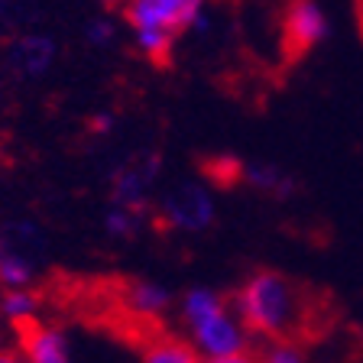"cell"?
<instances>
[{
	"instance_id": "1",
	"label": "cell",
	"mask_w": 363,
	"mask_h": 363,
	"mask_svg": "<svg viewBox=\"0 0 363 363\" xmlns=\"http://www.w3.org/2000/svg\"><path fill=\"white\" fill-rule=\"evenodd\" d=\"M234 311L243 321L247 334L282 344L292 340L308 321V302L302 289L295 286L289 276L272 269L253 272L234 295Z\"/></svg>"
},
{
	"instance_id": "2",
	"label": "cell",
	"mask_w": 363,
	"mask_h": 363,
	"mask_svg": "<svg viewBox=\"0 0 363 363\" xmlns=\"http://www.w3.org/2000/svg\"><path fill=\"white\" fill-rule=\"evenodd\" d=\"M182 321L189 331V344L201 360H220L250 350V334L237 311L208 286H191L179 302Z\"/></svg>"
},
{
	"instance_id": "3",
	"label": "cell",
	"mask_w": 363,
	"mask_h": 363,
	"mask_svg": "<svg viewBox=\"0 0 363 363\" xmlns=\"http://www.w3.org/2000/svg\"><path fill=\"white\" fill-rule=\"evenodd\" d=\"M130 30H159L169 36L195 33L208 26L201 0H133L121 7Z\"/></svg>"
},
{
	"instance_id": "4",
	"label": "cell",
	"mask_w": 363,
	"mask_h": 363,
	"mask_svg": "<svg viewBox=\"0 0 363 363\" xmlns=\"http://www.w3.org/2000/svg\"><path fill=\"white\" fill-rule=\"evenodd\" d=\"M159 214L169 227L185 230V234H201L214 224L218 204H214L211 189L198 179L175 182L172 189H166V195L159 198Z\"/></svg>"
},
{
	"instance_id": "5",
	"label": "cell",
	"mask_w": 363,
	"mask_h": 363,
	"mask_svg": "<svg viewBox=\"0 0 363 363\" xmlns=\"http://www.w3.org/2000/svg\"><path fill=\"white\" fill-rule=\"evenodd\" d=\"M43 240L33 224H13L0 234V289H30L36 279Z\"/></svg>"
},
{
	"instance_id": "6",
	"label": "cell",
	"mask_w": 363,
	"mask_h": 363,
	"mask_svg": "<svg viewBox=\"0 0 363 363\" xmlns=\"http://www.w3.org/2000/svg\"><path fill=\"white\" fill-rule=\"evenodd\" d=\"M59 59V39L49 36V33H20V36L10 39V45L4 49V62H7V72L13 78H26V82H36V78L49 75V68Z\"/></svg>"
},
{
	"instance_id": "7",
	"label": "cell",
	"mask_w": 363,
	"mask_h": 363,
	"mask_svg": "<svg viewBox=\"0 0 363 363\" xmlns=\"http://www.w3.org/2000/svg\"><path fill=\"white\" fill-rule=\"evenodd\" d=\"M331 36V16L315 0H298L286 10L282 20V49L289 55H302Z\"/></svg>"
},
{
	"instance_id": "8",
	"label": "cell",
	"mask_w": 363,
	"mask_h": 363,
	"mask_svg": "<svg viewBox=\"0 0 363 363\" xmlns=\"http://www.w3.org/2000/svg\"><path fill=\"white\" fill-rule=\"evenodd\" d=\"M156 172H159V159H143V162H133V166L121 169V172L113 175V185H111L113 204H123V208L140 211L150 201V189H152V182H156Z\"/></svg>"
},
{
	"instance_id": "9",
	"label": "cell",
	"mask_w": 363,
	"mask_h": 363,
	"mask_svg": "<svg viewBox=\"0 0 363 363\" xmlns=\"http://www.w3.org/2000/svg\"><path fill=\"white\" fill-rule=\"evenodd\" d=\"M20 354L26 363H72L68 337L52 325H33L20 337Z\"/></svg>"
},
{
	"instance_id": "10",
	"label": "cell",
	"mask_w": 363,
	"mask_h": 363,
	"mask_svg": "<svg viewBox=\"0 0 363 363\" xmlns=\"http://www.w3.org/2000/svg\"><path fill=\"white\" fill-rule=\"evenodd\" d=\"M123 305L133 318H143V321H156L159 315H166L169 305H172V292L159 282L140 279L123 292Z\"/></svg>"
},
{
	"instance_id": "11",
	"label": "cell",
	"mask_w": 363,
	"mask_h": 363,
	"mask_svg": "<svg viewBox=\"0 0 363 363\" xmlns=\"http://www.w3.org/2000/svg\"><path fill=\"white\" fill-rule=\"evenodd\" d=\"M0 315L16 328H33L39 315V295L33 289H13V292H0Z\"/></svg>"
},
{
	"instance_id": "12",
	"label": "cell",
	"mask_w": 363,
	"mask_h": 363,
	"mask_svg": "<svg viewBox=\"0 0 363 363\" xmlns=\"http://www.w3.org/2000/svg\"><path fill=\"white\" fill-rule=\"evenodd\" d=\"M143 363H204L189 340L179 337H152L143 347Z\"/></svg>"
},
{
	"instance_id": "13",
	"label": "cell",
	"mask_w": 363,
	"mask_h": 363,
	"mask_svg": "<svg viewBox=\"0 0 363 363\" xmlns=\"http://www.w3.org/2000/svg\"><path fill=\"white\" fill-rule=\"evenodd\" d=\"M175 45V36L159 30H133V49L150 62H166Z\"/></svg>"
},
{
	"instance_id": "14",
	"label": "cell",
	"mask_w": 363,
	"mask_h": 363,
	"mask_svg": "<svg viewBox=\"0 0 363 363\" xmlns=\"http://www.w3.org/2000/svg\"><path fill=\"white\" fill-rule=\"evenodd\" d=\"M140 230V211L123 208V204H111L104 211V234L113 240H130Z\"/></svg>"
},
{
	"instance_id": "15",
	"label": "cell",
	"mask_w": 363,
	"mask_h": 363,
	"mask_svg": "<svg viewBox=\"0 0 363 363\" xmlns=\"http://www.w3.org/2000/svg\"><path fill=\"white\" fill-rule=\"evenodd\" d=\"M243 179H247L250 185L263 189V191H272V195H282V191H289V185H292L282 169L266 166V162H259V166H247L243 169Z\"/></svg>"
},
{
	"instance_id": "16",
	"label": "cell",
	"mask_w": 363,
	"mask_h": 363,
	"mask_svg": "<svg viewBox=\"0 0 363 363\" xmlns=\"http://www.w3.org/2000/svg\"><path fill=\"white\" fill-rule=\"evenodd\" d=\"M113 39H117V20L113 16H91L88 23H84V43L94 45V49H104V45H111Z\"/></svg>"
},
{
	"instance_id": "17",
	"label": "cell",
	"mask_w": 363,
	"mask_h": 363,
	"mask_svg": "<svg viewBox=\"0 0 363 363\" xmlns=\"http://www.w3.org/2000/svg\"><path fill=\"white\" fill-rule=\"evenodd\" d=\"M259 363H308L305 350L295 340H282V344H266V350L259 354Z\"/></svg>"
},
{
	"instance_id": "18",
	"label": "cell",
	"mask_w": 363,
	"mask_h": 363,
	"mask_svg": "<svg viewBox=\"0 0 363 363\" xmlns=\"http://www.w3.org/2000/svg\"><path fill=\"white\" fill-rule=\"evenodd\" d=\"M204 363H259V354H253V350H243V354L220 357V360H204Z\"/></svg>"
},
{
	"instance_id": "19",
	"label": "cell",
	"mask_w": 363,
	"mask_h": 363,
	"mask_svg": "<svg viewBox=\"0 0 363 363\" xmlns=\"http://www.w3.org/2000/svg\"><path fill=\"white\" fill-rule=\"evenodd\" d=\"M0 363H26V360H23V354H20V350L0 347Z\"/></svg>"
},
{
	"instance_id": "20",
	"label": "cell",
	"mask_w": 363,
	"mask_h": 363,
	"mask_svg": "<svg viewBox=\"0 0 363 363\" xmlns=\"http://www.w3.org/2000/svg\"><path fill=\"white\" fill-rule=\"evenodd\" d=\"M94 130H98V133H107V130H111V117H94Z\"/></svg>"
}]
</instances>
